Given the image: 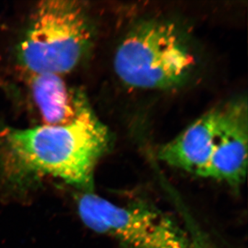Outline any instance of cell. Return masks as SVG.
Returning a JSON list of instances; mask_svg holds the SVG:
<instances>
[{
    "instance_id": "obj_1",
    "label": "cell",
    "mask_w": 248,
    "mask_h": 248,
    "mask_svg": "<svg viewBox=\"0 0 248 248\" xmlns=\"http://www.w3.org/2000/svg\"><path fill=\"white\" fill-rule=\"evenodd\" d=\"M111 143L110 130L91 107L67 125H0V175L20 192L46 177L93 192L94 169Z\"/></svg>"
},
{
    "instance_id": "obj_2",
    "label": "cell",
    "mask_w": 248,
    "mask_h": 248,
    "mask_svg": "<svg viewBox=\"0 0 248 248\" xmlns=\"http://www.w3.org/2000/svg\"><path fill=\"white\" fill-rule=\"evenodd\" d=\"M96 29L87 3L78 0L37 1L24 16L11 45V56L23 76H63L89 58Z\"/></svg>"
},
{
    "instance_id": "obj_3",
    "label": "cell",
    "mask_w": 248,
    "mask_h": 248,
    "mask_svg": "<svg viewBox=\"0 0 248 248\" xmlns=\"http://www.w3.org/2000/svg\"><path fill=\"white\" fill-rule=\"evenodd\" d=\"M197 65L195 54L174 24L159 20L140 23L121 42L114 69L130 87L167 90L182 86Z\"/></svg>"
},
{
    "instance_id": "obj_4",
    "label": "cell",
    "mask_w": 248,
    "mask_h": 248,
    "mask_svg": "<svg viewBox=\"0 0 248 248\" xmlns=\"http://www.w3.org/2000/svg\"><path fill=\"white\" fill-rule=\"evenodd\" d=\"M78 208L88 228L110 236L121 248H190L184 223L147 201L118 205L86 192Z\"/></svg>"
},
{
    "instance_id": "obj_5",
    "label": "cell",
    "mask_w": 248,
    "mask_h": 248,
    "mask_svg": "<svg viewBox=\"0 0 248 248\" xmlns=\"http://www.w3.org/2000/svg\"><path fill=\"white\" fill-rule=\"evenodd\" d=\"M248 122L246 101L225 105L223 124L202 178L224 183L232 188L247 176Z\"/></svg>"
},
{
    "instance_id": "obj_6",
    "label": "cell",
    "mask_w": 248,
    "mask_h": 248,
    "mask_svg": "<svg viewBox=\"0 0 248 248\" xmlns=\"http://www.w3.org/2000/svg\"><path fill=\"white\" fill-rule=\"evenodd\" d=\"M225 106L202 116L177 138L163 145L158 158L164 164L202 177L221 130Z\"/></svg>"
},
{
    "instance_id": "obj_7",
    "label": "cell",
    "mask_w": 248,
    "mask_h": 248,
    "mask_svg": "<svg viewBox=\"0 0 248 248\" xmlns=\"http://www.w3.org/2000/svg\"><path fill=\"white\" fill-rule=\"evenodd\" d=\"M24 77L29 104L40 122L39 125L71 124L91 107L84 94L72 89L63 76L45 73Z\"/></svg>"
},
{
    "instance_id": "obj_8",
    "label": "cell",
    "mask_w": 248,
    "mask_h": 248,
    "mask_svg": "<svg viewBox=\"0 0 248 248\" xmlns=\"http://www.w3.org/2000/svg\"><path fill=\"white\" fill-rule=\"evenodd\" d=\"M178 211L182 217V223L188 232L190 240V248H221L210 237L207 232L200 226L198 222L187 210L180 200H176Z\"/></svg>"
}]
</instances>
